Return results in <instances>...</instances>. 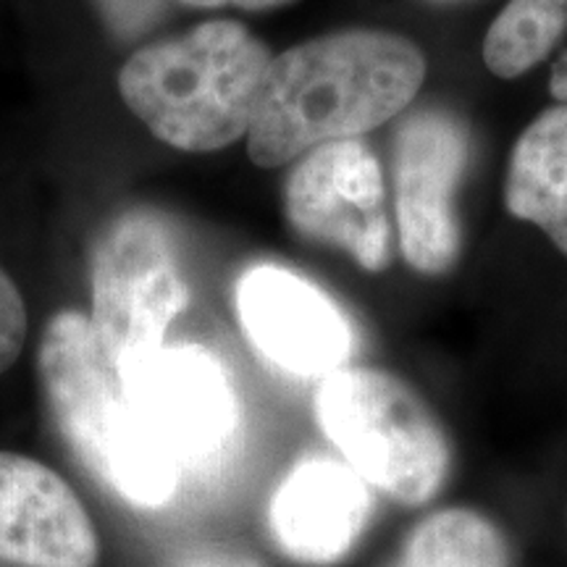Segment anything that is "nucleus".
Wrapping results in <instances>:
<instances>
[{"mask_svg": "<svg viewBox=\"0 0 567 567\" xmlns=\"http://www.w3.org/2000/svg\"><path fill=\"white\" fill-rule=\"evenodd\" d=\"M179 3L193 6V9H224V6H234V9L245 11H268L295 3V0H179Z\"/></svg>", "mask_w": 567, "mask_h": 567, "instance_id": "nucleus-18", "label": "nucleus"}, {"mask_svg": "<svg viewBox=\"0 0 567 567\" xmlns=\"http://www.w3.org/2000/svg\"><path fill=\"white\" fill-rule=\"evenodd\" d=\"M471 140L452 113L425 109L394 134V216L402 258L415 271H450L460 255L457 187Z\"/></svg>", "mask_w": 567, "mask_h": 567, "instance_id": "nucleus-7", "label": "nucleus"}, {"mask_svg": "<svg viewBox=\"0 0 567 567\" xmlns=\"http://www.w3.org/2000/svg\"><path fill=\"white\" fill-rule=\"evenodd\" d=\"M95 523L66 481L40 460L0 452V563L97 567Z\"/></svg>", "mask_w": 567, "mask_h": 567, "instance_id": "nucleus-10", "label": "nucleus"}, {"mask_svg": "<svg viewBox=\"0 0 567 567\" xmlns=\"http://www.w3.org/2000/svg\"><path fill=\"white\" fill-rule=\"evenodd\" d=\"M187 302L166 226L151 213L113 221L92 260L90 323L118 381L168 344V329Z\"/></svg>", "mask_w": 567, "mask_h": 567, "instance_id": "nucleus-5", "label": "nucleus"}, {"mask_svg": "<svg viewBox=\"0 0 567 567\" xmlns=\"http://www.w3.org/2000/svg\"><path fill=\"white\" fill-rule=\"evenodd\" d=\"M271 61L245 24L213 19L140 48L118 71V92L161 142L216 153L247 137Z\"/></svg>", "mask_w": 567, "mask_h": 567, "instance_id": "nucleus-2", "label": "nucleus"}, {"mask_svg": "<svg viewBox=\"0 0 567 567\" xmlns=\"http://www.w3.org/2000/svg\"><path fill=\"white\" fill-rule=\"evenodd\" d=\"M567 30V0H509L484 40V63L499 80L536 69Z\"/></svg>", "mask_w": 567, "mask_h": 567, "instance_id": "nucleus-14", "label": "nucleus"}, {"mask_svg": "<svg viewBox=\"0 0 567 567\" xmlns=\"http://www.w3.org/2000/svg\"><path fill=\"white\" fill-rule=\"evenodd\" d=\"M38 365L63 442L92 476L132 507L172 502L184 471L132 408L90 316L55 313L42 331Z\"/></svg>", "mask_w": 567, "mask_h": 567, "instance_id": "nucleus-3", "label": "nucleus"}, {"mask_svg": "<svg viewBox=\"0 0 567 567\" xmlns=\"http://www.w3.org/2000/svg\"><path fill=\"white\" fill-rule=\"evenodd\" d=\"M237 318L255 350L297 379H326L350 363L354 334L329 295L281 266H258L237 281Z\"/></svg>", "mask_w": 567, "mask_h": 567, "instance_id": "nucleus-9", "label": "nucleus"}, {"mask_svg": "<svg viewBox=\"0 0 567 567\" xmlns=\"http://www.w3.org/2000/svg\"><path fill=\"white\" fill-rule=\"evenodd\" d=\"M122 386L182 471L213 463L237 431L239 405L229 373L200 344H166L122 379Z\"/></svg>", "mask_w": 567, "mask_h": 567, "instance_id": "nucleus-8", "label": "nucleus"}, {"mask_svg": "<svg viewBox=\"0 0 567 567\" xmlns=\"http://www.w3.org/2000/svg\"><path fill=\"white\" fill-rule=\"evenodd\" d=\"M30 316L19 284L0 268V373L17 363L27 342Z\"/></svg>", "mask_w": 567, "mask_h": 567, "instance_id": "nucleus-16", "label": "nucleus"}, {"mask_svg": "<svg viewBox=\"0 0 567 567\" xmlns=\"http://www.w3.org/2000/svg\"><path fill=\"white\" fill-rule=\"evenodd\" d=\"M371 515V486L344 460L305 457L276 486L268 528L289 559L329 567L350 555Z\"/></svg>", "mask_w": 567, "mask_h": 567, "instance_id": "nucleus-11", "label": "nucleus"}, {"mask_svg": "<svg viewBox=\"0 0 567 567\" xmlns=\"http://www.w3.org/2000/svg\"><path fill=\"white\" fill-rule=\"evenodd\" d=\"M505 203L515 218L534 224L567 255V105L544 111L517 137Z\"/></svg>", "mask_w": 567, "mask_h": 567, "instance_id": "nucleus-12", "label": "nucleus"}, {"mask_svg": "<svg viewBox=\"0 0 567 567\" xmlns=\"http://www.w3.org/2000/svg\"><path fill=\"white\" fill-rule=\"evenodd\" d=\"M161 567H266L243 551L221 547H189L174 551Z\"/></svg>", "mask_w": 567, "mask_h": 567, "instance_id": "nucleus-17", "label": "nucleus"}, {"mask_svg": "<svg viewBox=\"0 0 567 567\" xmlns=\"http://www.w3.org/2000/svg\"><path fill=\"white\" fill-rule=\"evenodd\" d=\"M425 82L413 40L384 30H342L274 55L247 132L255 166L279 168L326 142L358 140L402 116Z\"/></svg>", "mask_w": 567, "mask_h": 567, "instance_id": "nucleus-1", "label": "nucleus"}, {"mask_svg": "<svg viewBox=\"0 0 567 567\" xmlns=\"http://www.w3.org/2000/svg\"><path fill=\"white\" fill-rule=\"evenodd\" d=\"M284 210L297 234L339 247L365 271H384L392 252L386 182L363 140L326 142L295 161Z\"/></svg>", "mask_w": 567, "mask_h": 567, "instance_id": "nucleus-6", "label": "nucleus"}, {"mask_svg": "<svg viewBox=\"0 0 567 567\" xmlns=\"http://www.w3.org/2000/svg\"><path fill=\"white\" fill-rule=\"evenodd\" d=\"M92 6L118 40L142 38L168 13V0H92Z\"/></svg>", "mask_w": 567, "mask_h": 567, "instance_id": "nucleus-15", "label": "nucleus"}, {"mask_svg": "<svg viewBox=\"0 0 567 567\" xmlns=\"http://www.w3.org/2000/svg\"><path fill=\"white\" fill-rule=\"evenodd\" d=\"M549 92L555 101L567 105V51L559 55L549 74Z\"/></svg>", "mask_w": 567, "mask_h": 567, "instance_id": "nucleus-19", "label": "nucleus"}, {"mask_svg": "<svg viewBox=\"0 0 567 567\" xmlns=\"http://www.w3.org/2000/svg\"><path fill=\"white\" fill-rule=\"evenodd\" d=\"M316 421L368 486L417 507L442 492L452 452L444 429L405 381L381 368H342L316 392Z\"/></svg>", "mask_w": 567, "mask_h": 567, "instance_id": "nucleus-4", "label": "nucleus"}, {"mask_svg": "<svg viewBox=\"0 0 567 567\" xmlns=\"http://www.w3.org/2000/svg\"><path fill=\"white\" fill-rule=\"evenodd\" d=\"M386 567H509V547L486 515L446 507L423 517Z\"/></svg>", "mask_w": 567, "mask_h": 567, "instance_id": "nucleus-13", "label": "nucleus"}]
</instances>
